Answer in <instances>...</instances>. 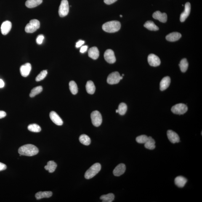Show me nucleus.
<instances>
[{
  "label": "nucleus",
  "mask_w": 202,
  "mask_h": 202,
  "mask_svg": "<svg viewBox=\"0 0 202 202\" xmlns=\"http://www.w3.org/2000/svg\"><path fill=\"white\" fill-rule=\"evenodd\" d=\"M49 116L51 121L57 126H61L63 124V121L62 119L55 112H51L49 114Z\"/></svg>",
  "instance_id": "14"
},
{
  "label": "nucleus",
  "mask_w": 202,
  "mask_h": 202,
  "mask_svg": "<svg viewBox=\"0 0 202 202\" xmlns=\"http://www.w3.org/2000/svg\"><path fill=\"white\" fill-rule=\"evenodd\" d=\"M123 79V76H120L118 72H115L110 74L107 77V81L109 84L113 85L117 84L120 80Z\"/></svg>",
  "instance_id": "5"
},
{
  "label": "nucleus",
  "mask_w": 202,
  "mask_h": 202,
  "mask_svg": "<svg viewBox=\"0 0 202 202\" xmlns=\"http://www.w3.org/2000/svg\"><path fill=\"white\" fill-rule=\"evenodd\" d=\"M101 169V166L100 163H94L85 173V178L86 179L92 178L96 174L98 173L99 171H100Z\"/></svg>",
  "instance_id": "3"
},
{
  "label": "nucleus",
  "mask_w": 202,
  "mask_h": 202,
  "mask_svg": "<svg viewBox=\"0 0 202 202\" xmlns=\"http://www.w3.org/2000/svg\"><path fill=\"white\" fill-rule=\"evenodd\" d=\"M88 55L91 58L96 60L99 57V51L98 49L96 46L90 48L88 52Z\"/></svg>",
  "instance_id": "20"
},
{
  "label": "nucleus",
  "mask_w": 202,
  "mask_h": 202,
  "mask_svg": "<svg viewBox=\"0 0 202 202\" xmlns=\"http://www.w3.org/2000/svg\"><path fill=\"white\" fill-rule=\"evenodd\" d=\"M40 22L36 19H33L30 21L29 22L25 27V31L28 33H33L36 31L40 28Z\"/></svg>",
  "instance_id": "4"
},
{
  "label": "nucleus",
  "mask_w": 202,
  "mask_h": 202,
  "mask_svg": "<svg viewBox=\"0 0 202 202\" xmlns=\"http://www.w3.org/2000/svg\"><path fill=\"white\" fill-rule=\"evenodd\" d=\"M69 3L67 0H62L59 8V13L60 17L66 16L69 12Z\"/></svg>",
  "instance_id": "8"
},
{
  "label": "nucleus",
  "mask_w": 202,
  "mask_h": 202,
  "mask_svg": "<svg viewBox=\"0 0 202 202\" xmlns=\"http://www.w3.org/2000/svg\"><path fill=\"white\" fill-rule=\"evenodd\" d=\"M191 9L190 4V2L186 3L185 6V10L181 14L180 16V21L181 22H183L185 21L186 19L190 15Z\"/></svg>",
  "instance_id": "12"
},
{
  "label": "nucleus",
  "mask_w": 202,
  "mask_h": 202,
  "mask_svg": "<svg viewBox=\"0 0 202 202\" xmlns=\"http://www.w3.org/2000/svg\"><path fill=\"white\" fill-rule=\"evenodd\" d=\"M144 26L148 30L151 31H157L159 29L158 27L151 21H148L146 22L144 24Z\"/></svg>",
  "instance_id": "26"
},
{
  "label": "nucleus",
  "mask_w": 202,
  "mask_h": 202,
  "mask_svg": "<svg viewBox=\"0 0 202 202\" xmlns=\"http://www.w3.org/2000/svg\"><path fill=\"white\" fill-rule=\"evenodd\" d=\"M187 182V180L183 176H177L175 179L174 182L176 185L179 187H183Z\"/></svg>",
  "instance_id": "21"
},
{
  "label": "nucleus",
  "mask_w": 202,
  "mask_h": 202,
  "mask_svg": "<svg viewBox=\"0 0 202 202\" xmlns=\"http://www.w3.org/2000/svg\"><path fill=\"white\" fill-rule=\"evenodd\" d=\"M6 166L5 164L2 163H0V171L4 170L6 169Z\"/></svg>",
  "instance_id": "41"
},
{
  "label": "nucleus",
  "mask_w": 202,
  "mask_h": 202,
  "mask_svg": "<svg viewBox=\"0 0 202 202\" xmlns=\"http://www.w3.org/2000/svg\"><path fill=\"white\" fill-rule=\"evenodd\" d=\"M44 35H40L38 36L37 38H36V43L38 45H41L42 44L43 40H44Z\"/></svg>",
  "instance_id": "37"
},
{
  "label": "nucleus",
  "mask_w": 202,
  "mask_h": 202,
  "mask_svg": "<svg viewBox=\"0 0 202 202\" xmlns=\"http://www.w3.org/2000/svg\"><path fill=\"white\" fill-rule=\"evenodd\" d=\"M121 27V23L117 21H112L103 24L102 29L104 31L107 32L112 33L119 31Z\"/></svg>",
  "instance_id": "2"
},
{
  "label": "nucleus",
  "mask_w": 202,
  "mask_h": 202,
  "mask_svg": "<svg viewBox=\"0 0 202 202\" xmlns=\"http://www.w3.org/2000/svg\"><path fill=\"white\" fill-rule=\"evenodd\" d=\"M126 166L123 163H120L115 168L113 171L114 175L120 176L123 174L126 171Z\"/></svg>",
  "instance_id": "17"
},
{
  "label": "nucleus",
  "mask_w": 202,
  "mask_h": 202,
  "mask_svg": "<svg viewBox=\"0 0 202 202\" xmlns=\"http://www.w3.org/2000/svg\"><path fill=\"white\" fill-rule=\"evenodd\" d=\"M12 28V23L9 21L3 22L1 26V32L3 35H6L10 32Z\"/></svg>",
  "instance_id": "16"
},
{
  "label": "nucleus",
  "mask_w": 202,
  "mask_h": 202,
  "mask_svg": "<svg viewBox=\"0 0 202 202\" xmlns=\"http://www.w3.org/2000/svg\"><path fill=\"white\" fill-rule=\"evenodd\" d=\"M19 153L24 156L32 157L37 154L39 150L36 146L32 144H27L19 149Z\"/></svg>",
  "instance_id": "1"
},
{
  "label": "nucleus",
  "mask_w": 202,
  "mask_h": 202,
  "mask_svg": "<svg viewBox=\"0 0 202 202\" xmlns=\"http://www.w3.org/2000/svg\"><path fill=\"white\" fill-rule=\"evenodd\" d=\"M5 83L2 79H0V88L4 87Z\"/></svg>",
  "instance_id": "43"
},
{
  "label": "nucleus",
  "mask_w": 202,
  "mask_h": 202,
  "mask_svg": "<svg viewBox=\"0 0 202 202\" xmlns=\"http://www.w3.org/2000/svg\"><path fill=\"white\" fill-rule=\"evenodd\" d=\"M179 65L181 71L183 72H185L187 71L189 65L188 62H187V59H182Z\"/></svg>",
  "instance_id": "30"
},
{
  "label": "nucleus",
  "mask_w": 202,
  "mask_h": 202,
  "mask_svg": "<svg viewBox=\"0 0 202 202\" xmlns=\"http://www.w3.org/2000/svg\"><path fill=\"white\" fill-rule=\"evenodd\" d=\"M42 2V0H27L25 5L27 7L32 8L40 5Z\"/></svg>",
  "instance_id": "23"
},
{
  "label": "nucleus",
  "mask_w": 202,
  "mask_h": 202,
  "mask_svg": "<svg viewBox=\"0 0 202 202\" xmlns=\"http://www.w3.org/2000/svg\"><path fill=\"white\" fill-rule=\"evenodd\" d=\"M29 130L33 132L38 133L41 130V127L38 124H32L29 125L28 126Z\"/></svg>",
  "instance_id": "34"
},
{
  "label": "nucleus",
  "mask_w": 202,
  "mask_h": 202,
  "mask_svg": "<svg viewBox=\"0 0 202 202\" xmlns=\"http://www.w3.org/2000/svg\"><path fill=\"white\" fill-rule=\"evenodd\" d=\"M69 89L70 92L73 95H75L78 92V88L76 82L74 81H71L69 84Z\"/></svg>",
  "instance_id": "31"
},
{
  "label": "nucleus",
  "mask_w": 202,
  "mask_h": 202,
  "mask_svg": "<svg viewBox=\"0 0 202 202\" xmlns=\"http://www.w3.org/2000/svg\"><path fill=\"white\" fill-rule=\"evenodd\" d=\"M124 74H123L122 76H124Z\"/></svg>",
  "instance_id": "46"
},
{
  "label": "nucleus",
  "mask_w": 202,
  "mask_h": 202,
  "mask_svg": "<svg viewBox=\"0 0 202 202\" xmlns=\"http://www.w3.org/2000/svg\"><path fill=\"white\" fill-rule=\"evenodd\" d=\"M47 70H43V71H42L36 77V81L37 82H39L44 79L45 78L46 75H47Z\"/></svg>",
  "instance_id": "36"
},
{
  "label": "nucleus",
  "mask_w": 202,
  "mask_h": 202,
  "mask_svg": "<svg viewBox=\"0 0 202 202\" xmlns=\"http://www.w3.org/2000/svg\"><path fill=\"white\" fill-rule=\"evenodd\" d=\"M80 142L83 145L88 146L91 143V139L89 136L86 134H82L79 138Z\"/></svg>",
  "instance_id": "28"
},
{
  "label": "nucleus",
  "mask_w": 202,
  "mask_h": 202,
  "mask_svg": "<svg viewBox=\"0 0 202 202\" xmlns=\"http://www.w3.org/2000/svg\"><path fill=\"white\" fill-rule=\"evenodd\" d=\"M167 136L170 142L173 143H177L180 142V137L174 131L171 130H168L167 132Z\"/></svg>",
  "instance_id": "11"
},
{
  "label": "nucleus",
  "mask_w": 202,
  "mask_h": 202,
  "mask_svg": "<svg viewBox=\"0 0 202 202\" xmlns=\"http://www.w3.org/2000/svg\"><path fill=\"white\" fill-rule=\"evenodd\" d=\"M182 36L180 33L174 32L169 34L166 37V39L170 42H175L178 41Z\"/></svg>",
  "instance_id": "19"
},
{
  "label": "nucleus",
  "mask_w": 202,
  "mask_h": 202,
  "mask_svg": "<svg viewBox=\"0 0 202 202\" xmlns=\"http://www.w3.org/2000/svg\"><path fill=\"white\" fill-rule=\"evenodd\" d=\"M43 88L42 86H39L33 88L30 94V97H33L41 93L42 91Z\"/></svg>",
  "instance_id": "33"
},
{
  "label": "nucleus",
  "mask_w": 202,
  "mask_h": 202,
  "mask_svg": "<svg viewBox=\"0 0 202 202\" xmlns=\"http://www.w3.org/2000/svg\"><path fill=\"white\" fill-rule=\"evenodd\" d=\"M116 113H118V109L116 110Z\"/></svg>",
  "instance_id": "44"
},
{
  "label": "nucleus",
  "mask_w": 202,
  "mask_h": 202,
  "mask_svg": "<svg viewBox=\"0 0 202 202\" xmlns=\"http://www.w3.org/2000/svg\"><path fill=\"white\" fill-rule=\"evenodd\" d=\"M148 137L145 135H142L138 136L136 138V141L137 143L140 144H145L148 140Z\"/></svg>",
  "instance_id": "35"
},
{
  "label": "nucleus",
  "mask_w": 202,
  "mask_h": 202,
  "mask_svg": "<svg viewBox=\"0 0 202 202\" xmlns=\"http://www.w3.org/2000/svg\"><path fill=\"white\" fill-rule=\"evenodd\" d=\"M155 142L151 137H148V140L145 143L146 148L150 150H153L155 148Z\"/></svg>",
  "instance_id": "27"
},
{
  "label": "nucleus",
  "mask_w": 202,
  "mask_h": 202,
  "mask_svg": "<svg viewBox=\"0 0 202 202\" xmlns=\"http://www.w3.org/2000/svg\"><path fill=\"white\" fill-rule=\"evenodd\" d=\"M120 17H123V15H120Z\"/></svg>",
  "instance_id": "45"
},
{
  "label": "nucleus",
  "mask_w": 202,
  "mask_h": 202,
  "mask_svg": "<svg viewBox=\"0 0 202 202\" xmlns=\"http://www.w3.org/2000/svg\"><path fill=\"white\" fill-rule=\"evenodd\" d=\"M52 193L51 191H40L35 195L37 200H39L44 198H49L52 196Z\"/></svg>",
  "instance_id": "22"
},
{
  "label": "nucleus",
  "mask_w": 202,
  "mask_h": 202,
  "mask_svg": "<svg viewBox=\"0 0 202 202\" xmlns=\"http://www.w3.org/2000/svg\"><path fill=\"white\" fill-rule=\"evenodd\" d=\"M6 113L4 111H0V119L4 118L6 116Z\"/></svg>",
  "instance_id": "42"
},
{
  "label": "nucleus",
  "mask_w": 202,
  "mask_h": 202,
  "mask_svg": "<svg viewBox=\"0 0 202 202\" xmlns=\"http://www.w3.org/2000/svg\"><path fill=\"white\" fill-rule=\"evenodd\" d=\"M115 196L113 194L110 193L107 195H104L100 197L103 202H112L114 199Z\"/></svg>",
  "instance_id": "29"
},
{
  "label": "nucleus",
  "mask_w": 202,
  "mask_h": 202,
  "mask_svg": "<svg viewBox=\"0 0 202 202\" xmlns=\"http://www.w3.org/2000/svg\"><path fill=\"white\" fill-rule=\"evenodd\" d=\"M152 16L154 19L163 23L167 21V16L166 13H161L160 11H157L154 13Z\"/></svg>",
  "instance_id": "13"
},
{
  "label": "nucleus",
  "mask_w": 202,
  "mask_h": 202,
  "mask_svg": "<svg viewBox=\"0 0 202 202\" xmlns=\"http://www.w3.org/2000/svg\"><path fill=\"white\" fill-rule=\"evenodd\" d=\"M147 60L150 66L153 67L159 66L161 64V61L159 57L155 54H150L147 58Z\"/></svg>",
  "instance_id": "10"
},
{
  "label": "nucleus",
  "mask_w": 202,
  "mask_h": 202,
  "mask_svg": "<svg viewBox=\"0 0 202 202\" xmlns=\"http://www.w3.org/2000/svg\"><path fill=\"white\" fill-rule=\"evenodd\" d=\"M31 69V65L29 63H25V65L22 66L20 68V72L22 76L24 77L28 76L29 75Z\"/></svg>",
  "instance_id": "15"
},
{
  "label": "nucleus",
  "mask_w": 202,
  "mask_h": 202,
  "mask_svg": "<svg viewBox=\"0 0 202 202\" xmlns=\"http://www.w3.org/2000/svg\"><path fill=\"white\" fill-rule=\"evenodd\" d=\"M117 0H104V2L107 5H110L116 2Z\"/></svg>",
  "instance_id": "40"
},
{
  "label": "nucleus",
  "mask_w": 202,
  "mask_h": 202,
  "mask_svg": "<svg viewBox=\"0 0 202 202\" xmlns=\"http://www.w3.org/2000/svg\"><path fill=\"white\" fill-rule=\"evenodd\" d=\"M86 91L88 93L93 94L95 93L96 87L93 82L91 81H88L86 85Z\"/></svg>",
  "instance_id": "25"
},
{
  "label": "nucleus",
  "mask_w": 202,
  "mask_h": 202,
  "mask_svg": "<svg viewBox=\"0 0 202 202\" xmlns=\"http://www.w3.org/2000/svg\"><path fill=\"white\" fill-rule=\"evenodd\" d=\"M91 121L94 126H100L102 122V118L100 112L97 110L92 112L91 115Z\"/></svg>",
  "instance_id": "6"
},
{
  "label": "nucleus",
  "mask_w": 202,
  "mask_h": 202,
  "mask_svg": "<svg viewBox=\"0 0 202 202\" xmlns=\"http://www.w3.org/2000/svg\"><path fill=\"white\" fill-rule=\"evenodd\" d=\"M85 41H82V40H79L76 43V47L77 48H78L81 47L84 44Z\"/></svg>",
  "instance_id": "38"
},
{
  "label": "nucleus",
  "mask_w": 202,
  "mask_h": 202,
  "mask_svg": "<svg viewBox=\"0 0 202 202\" xmlns=\"http://www.w3.org/2000/svg\"><path fill=\"white\" fill-rule=\"evenodd\" d=\"M57 167V163L54 161H50L48 162L47 165L45 166L44 168L46 170L49 171V173H52L55 171Z\"/></svg>",
  "instance_id": "24"
},
{
  "label": "nucleus",
  "mask_w": 202,
  "mask_h": 202,
  "mask_svg": "<svg viewBox=\"0 0 202 202\" xmlns=\"http://www.w3.org/2000/svg\"><path fill=\"white\" fill-rule=\"evenodd\" d=\"M127 107L126 104L124 103H122L119 105L118 108V113L120 115H123L126 114L127 111Z\"/></svg>",
  "instance_id": "32"
},
{
  "label": "nucleus",
  "mask_w": 202,
  "mask_h": 202,
  "mask_svg": "<svg viewBox=\"0 0 202 202\" xmlns=\"http://www.w3.org/2000/svg\"><path fill=\"white\" fill-rule=\"evenodd\" d=\"M88 46L87 45H85L82 46L80 49V52L82 53H84L86 52L87 50Z\"/></svg>",
  "instance_id": "39"
},
{
  "label": "nucleus",
  "mask_w": 202,
  "mask_h": 202,
  "mask_svg": "<svg viewBox=\"0 0 202 202\" xmlns=\"http://www.w3.org/2000/svg\"><path fill=\"white\" fill-rule=\"evenodd\" d=\"M104 56L106 61L109 63L113 64L116 62L114 52L111 49H107L105 51Z\"/></svg>",
  "instance_id": "9"
},
{
  "label": "nucleus",
  "mask_w": 202,
  "mask_h": 202,
  "mask_svg": "<svg viewBox=\"0 0 202 202\" xmlns=\"http://www.w3.org/2000/svg\"><path fill=\"white\" fill-rule=\"evenodd\" d=\"M171 82V79L169 76H166L161 80L160 83V89L161 91L165 90L169 87Z\"/></svg>",
  "instance_id": "18"
},
{
  "label": "nucleus",
  "mask_w": 202,
  "mask_h": 202,
  "mask_svg": "<svg viewBox=\"0 0 202 202\" xmlns=\"http://www.w3.org/2000/svg\"><path fill=\"white\" fill-rule=\"evenodd\" d=\"M188 110V108L185 104L179 103L176 104L172 107L171 111L176 114L182 115L185 113Z\"/></svg>",
  "instance_id": "7"
}]
</instances>
